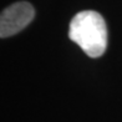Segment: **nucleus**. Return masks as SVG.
<instances>
[{
	"label": "nucleus",
	"mask_w": 122,
	"mask_h": 122,
	"mask_svg": "<svg viewBox=\"0 0 122 122\" xmlns=\"http://www.w3.org/2000/svg\"><path fill=\"white\" fill-rule=\"evenodd\" d=\"M69 37L90 57H100L107 47L106 23L97 11H80L70 23Z\"/></svg>",
	"instance_id": "f257e3e1"
},
{
	"label": "nucleus",
	"mask_w": 122,
	"mask_h": 122,
	"mask_svg": "<svg viewBox=\"0 0 122 122\" xmlns=\"http://www.w3.org/2000/svg\"><path fill=\"white\" fill-rule=\"evenodd\" d=\"M35 16L34 6L27 1L11 4L0 15V36L9 37L29 25Z\"/></svg>",
	"instance_id": "f03ea898"
}]
</instances>
